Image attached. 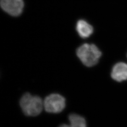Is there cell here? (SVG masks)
Listing matches in <instances>:
<instances>
[{"instance_id": "cell-8", "label": "cell", "mask_w": 127, "mask_h": 127, "mask_svg": "<svg viewBox=\"0 0 127 127\" xmlns=\"http://www.w3.org/2000/svg\"><path fill=\"white\" fill-rule=\"evenodd\" d=\"M59 127H70L69 124H63L61 125H60Z\"/></svg>"}, {"instance_id": "cell-6", "label": "cell", "mask_w": 127, "mask_h": 127, "mask_svg": "<svg viewBox=\"0 0 127 127\" xmlns=\"http://www.w3.org/2000/svg\"><path fill=\"white\" fill-rule=\"evenodd\" d=\"M76 30L79 36L82 38H87L93 33L94 28L90 24L83 19L78 21Z\"/></svg>"}, {"instance_id": "cell-2", "label": "cell", "mask_w": 127, "mask_h": 127, "mask_svg": "<svg viewBox=\"0 0 127 127\" xmlns=\"http://www.w3.org/2000/svg\"><path fill=\"white\" fill-rule=\"evenodd\" d=\"M20 106L23 113L28 116H36L44 108L43 101L40 97L27 93L20 100Z\"/></svg>"}, {"instance_id": "cell-4", "label": "cell", "mask_w": 127, "mask_h": 127, "mask_svg": "<svg viewBox=\"0 0 127 127\" xmlns=\"http://www.w3.org/2000/svg\"><path fill=\"white\" fill-rule=\"evenodd\" d=\"M1 9L6 13L13 17H18L23 12V0H0Z\"/></svg>"}, {"instance_id": "cell-1", "label": "cell", "mask_w": 127, "mask_h": 127, "mask_svg": "<svg viewBox=\"0 0 127 127\" xmlns=\"http://www.w3.org/2000/svg\"><path fill=\"white\" fill-rule=\"evenodd\" d=\"M76 54L84 65L92 67L98 63L102 52L95 44L85 43L77 49Z\"/></svg>"}, {"instance_id": "cell-7", "label": "cell", "mask_w": 127, "mask_h": 127, "mask_svg": "<svg viewBox=\"0 0 127 127\" xmlns=\"http://www.w3.org/2000/svg\"><path fill=\"white\" fill-rule=\"evenodd\" d=\"M68 119L70 127H87L85 119L79 114H71L69 115Z\"/></svg>"}, {"instance_id": "cell-5", "label": "cell", "mask_w": 127, "mask_h": 127, "mask_svg": "<svg viewBox=\"0 0 127 127\" xmlns=\"http://www.w3.org/2000/svg\"><path fill=\"white\" fill-rule=\"evenodd\" d=\"M111 76L116 82H121L127 80V64L119 62L115 64L111 70Z\"/></svg>"}, {"instance_id": "cell-3", "label": "cell", "mask_w": 127, "mask_h": 127, "mask_svg": "<svg viewBox=\"0 0 127 127\" xmlns=\"http://www.w3.org/2000/svg\"><path fill=\"white\" fill-rule=\"evenodd\" d=\"M43 107L46 111L49 113H59L65 107V99L60 94H51L43 100Z\"/></svg>"}]
</instances>
